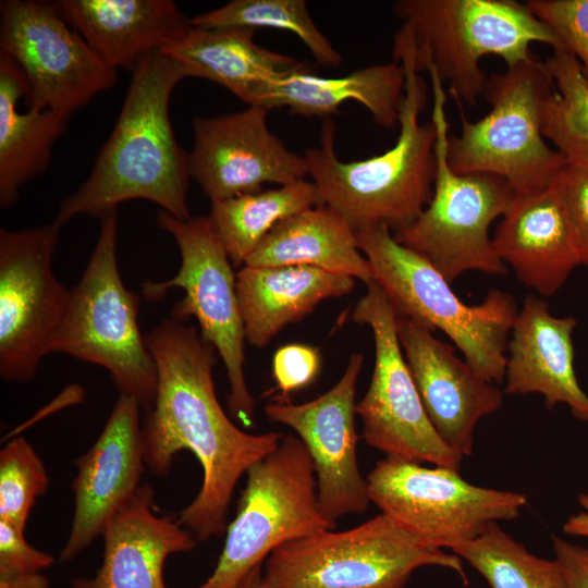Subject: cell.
Segmentation results:
<instances>
[{
  "instance_id": "6da1fadb",
  "label": "cell",
  "mask_w": 588,
  "mask_h": 588,
  "mask_svg": "<svg viewBox=\"0 0 588 588\" xmlns=\"http://www.w3.org/2000/svg\"><path fill=\"white\" fill-rule=\"evenodd\" d=\"M145 341L158 373L155 401L142 425L146 468L164 477L179 452H192L203 482L177 523L200 541L221 537L238 479L274 450L282 436L248 433L232 422L216 394L217 352L194 327L167 318Z\"/></svg>"
},
{
  "instance_id": "7a4b0ae2",
  "label": "cell",
  "mask_w": 588,
  "mask_h": 588,
  "mask_svg": "<svg viewBox=\"0 0 588 588\" xmlns=\"http://www.w3.org/2000/svg\"><path fill=\"white\" fill-rule=\"evenodd\" d=\"M114 127L90 174L65 198L56 222L73 217H101L132 199H146L176 219H191L187 194L188 152L176 142L169 105L184 69L161 50L144 56L132 71Z\"/></svg>"
},
{
  "instance_id": "3957f363",
  "label": "cell",
  "mask_w": 588,
  "mask_h": 588,
  "mask_svg": "<svg viewBox=\"0 0 588 588\" xmlns=\"http://www.w3.org/2000/svg\"><path fill=\"white\" fill-rule=\"evenodd\" d=\"M405 74L404 97L395 144L373 157L343 161L334 149L335 126L324 119L320 146L306 150L308 175L322 205L344 217L354 229L387 225L392 233L411 225L429 204L437 173V127L420 123L427 86L411 60L393 56Z\"/></svg>"
},
{
  "instance_id": "277c9868",
  "label": "cell",
  "mask_w": 588,
  "mask_h": 588,
  "mask_svg": "<svg viewBox=\"0 0 588 588\" xmlns=\"http://www.w3.org/2000/svg\"><path fill=\"white\" fill-rule=\"evenodd\" d=\"M392 10L402 21L392 56H406L418 73L433 70L458 106H474L483 96L488 76L480 68L482 58L500 57L510 68L535 56L534 42L565 50L559 37L515 0H397Z\"/></svg>"
},
{
  "instance_id": "5b68a950",
  "label": "cell",
  "mask_w": 588,
  "mask_h": 588,
  "mask_svg": "<svg viewBox=\"0 0 588 588\" xmlns=\"http://www.w3.org/2000/svg\"><path fill=\"white\" fill-rule=\"evenodd\" d=\"M354 231L357 246L371 267L372 281L397 317L442 331L476 372L489 382H502L509 335L518 313L515 298L493 289L480 304L467 305L432 265L400 244L387 225Z\"/></svg>"
},
{
  "instance_id": "8992f818",
  "label": "cell",
  "mask_w": 588,
  "mask_h": 588,
  "mask_svg": "<svg viewBox=\"0 0 588 588\" xmlns=\"http://www.w3.org/2000/svg\"><path fill=\"white\" fill-rule=\"evenodd\" d=\"M553 90L552 76L536 56L488 76L483 97L490 111L475 122L461 111V131L448 140L451 169L458 174L499 176L515 194L550 186L568 163L542 133Z\"/></svg>"
},
{
  "instance_id": "52a82bcc",
  "label": "cell",
  "mask_w": 588,
  "mask_h": 588,
  "mask_svg": "<svg viewBox=\"0 0 588 588\" xmlns=\"http://www.w3.org/2000/svg\"><path fill=\"white\" fill-rule=\"evenodd\" d=\"M117 234L114 210L100 217L96 246L79 282L70 290L49 354L63 353L105 368L120 394L134 397L148 412L157 392V366L138 327V299L119 271Z\"/></svg>"
},
{
  "instance_id": "ba28073f",
  "label": "cell",
  "mask_w": 588,
  "mask_h": 588,
  "mask_svg": "<svg viewBox=\"0 0 588 588\" xmlns=\"http://www.w3.org/2000/svg\"><path fill=\"white\" fill-rule=\"evenodd\" d=\"M424 566L449 568L467 584L458 555L422 542L381 513L277 548L267 558L264 588H404Z\"/></svg>"
},
{
  "instance_id": "9c48e42d",
  "label": "cell",
  "mask_w": 588,
  "mask_h": 588,
  "mask_svg": "<svg viewBox=\"0 0 588 588\" xmlns=\"http://www.w3.org/2000/svg\"><path fill=\"white\" fill-rule=\"evenodd\" d=\"M429 72L437 127V173L429 204L394 238L437 269L449 283L467 271L502 275L506 266L497 255L489 230L514 198L503 179L491 174H458L448 162L446 95L437 73Z\"/></svg>"
},
{
  "instance_id": "30bf717a",
  "label": "cell",
  "mask_w": 588,
  "mask_h": 588,
  "mask_svg": "<svg viewBox=\"0 0 588 588\" xmlns=\"http://www.w3.org/2000/svg\"><path fill=\"white\" fill-rule=\"evenodd\" d=\"M246 478L216 567L196 588H234L277 548L335 527L320 511L314 463L298 437H282Z\"/></svg>"
},
{
  "instance_id": "8fae6325",
  "label": "cell",
  "mask_w": 588,
  "mask_h": 588,
  "mask_svg": "<svg viewBox=\"0 0 588 588\" xmlns=\"http://www.w3.org/2000/svg\"><path fill=\"white\" fill-rule=\"evenodd\" d=\"M157 223L173 236L181 266L169 280L144 282L142 294L147 301L156 302L173 287L184 291V297L172 308L171 318L183 322L189 317L197 319L201 338L216 350L225 367L229 412L248 425L254 416L255 400L244 376L246 339L233 265L208 217L180 220L160 210Z\"/></svg>"
},
{
  "instance_id": "7c38bea8",
  "label": "cell",
  "mask_w": 588,
  "mask_h": 588,
  "mask_svg": "<svg viewBox=\"0 0 588 588\" xmlns=\"http://www.w3.org/2000/svg\"><path fill=\"white\" fill-rule=\"evenodd\" d=\"M366 480L382 514L438 549L453 550L491 524L516 518L527 503L523 493L469 483L456 469L388 456Z\"/></svg>"
},
{
  "instance_id": "4fadbf2b",
  "label": "cell",
  "mask_w": 588,
  "mask_h": 588,
  "mask_svg": "<svg viewBox=\"0 0 588 588\" xmlns=\"http://www.w3.org/2000/svg\"><path fill=\"white\" fill-rule=\"evenodd\" d=\"M366 285L352 311V319L369 327L375 341L370 384L356 404L363 437L388 457L458 470L464 457L443 441L428 417L399 342L394 308L375 281Z\"/></svg>"
},
{
  "instance_id": "5bb4252c",
  "label": "cell",
  "mask_w": 588,
  "mask_h": 588,
  "mask_svg": "<svg viewBox=\"0 0 588 588\" xmlns=\"http://www.w3.org/2000/svg\"><path fill=\"white\" fill-rule=\"evenodd\" d=\"M0 17V52L23 72L27 107L70 118L115 84L117 70L90 48L54 2L4 0Z\"/></svg>"
},
{
  "instance_id": "9a60e30c",
  "label": "cell",
  "mask_w": 588,
  "mask_h": 588,
  "mask_svg": "<svg viewBox=\"0 0 588 588\" xmlns=\"http://www.w3.org/2000/svg\"><path fill=\"white\" fill-rule=\"evenodd\" d=\"M61 225L0 230V376L33 380L65 315L70 291L52 271Z\"/></svg>"
},
{
  "instance_id": "2e32d148",
  "label": "cell",
  "mask_w": 588,
  "mask_h": 588,
  "mask_svg": "<svg viewBox=\"0 0 588 588\" xmlns=\"http://www.w3.org/2000/svg\"><path fill=\"white\" fill-rule=\"evenodd\" d=\"M363 363L362 353H352L340 380L313 401L265 407L269 420L290 427L305 444L315 467L320 511L332 523L362 514L371 503L356 451L355 394Z\"/></svg>"
},
{
  "instance_id": "e0dca14e",
  "label": "cell",
  "mask_w": 588,
  "mask_h": 588,
  "mask_svg": "<svg viewBox=\"0 0 588 588\" xmlns=\"http://www.w3.org/2000/svg\"><path fill=\"white\" fill-rule=\"evenodd\" d=\"M269 110L259 106L193 119L189 174L211 201L286 185L308 175L305 156L289 150L269 130Z\"/></svg>"
},
{
  "instance_id": "ac0fdd59",
  "label": "cell",
  "mask_w": 588,
  "mask_h": 588,
  "mask_svg": "<svg viewBox=\"0 0 588 588\" xmlns=\"http://www.w3.org/2000/svg\"><path fill=\"white\" fill-rule=\"evenodd\" d=\"M139 408L134 397L120 394L95 443L75 461L74 513L61 561L76 558L101 536L139 488L146 469Z\"/></svg>"
},
{
  "instance_id": "d6986e66",
  "label": "cell",
  "mask_w": 588,
  "mask_h": 588,
  "mask_svg": "<svg viewBox=\"0 0 588 588\" xmlns=\"http://www.w3.org/2000/svg\"><path fill=\"white\" fill-rule=\"evenodd\" d=\"M397 338L436 430L453 451L469 456L476 425L501 407L502 392L430 329L397 317Z\"/></svg>"
},
{
  "instance_id": "ffe728a7",
  "label": "cell",
  "mask_w": 588,
  "mask_h": 588,
  "mask_svg": "<svg viewBox=\"0 0 588 588\" xmlns=\"http://www.w3.org/2000/svg\"><path fill=\"white\" fill-rule=\"evenodd\" d=\"M492 243L517 279L543 296L554 295L580 265L575 235L553 183L515 194Z\"/></svg>"
},
{
  "instance_id": "44dd1931",
  "label": "cell",
  "mask_w": 588,
  "mask_h": 588,
  "mask_svg": "<svg viewBox=\"0 0 588 588\" xmlns=\"http://www.w3.org/2000/svg\"><path fill=\"white\" fill-rule=\"evenodd\" d=\"M576 326L574 317H555L546 301L526 296L507 342L504 392L540 393L547 407L566 404L575 418L588 421V395L574 368Z\"/></svg>"
},
{
  "instance_id": "7402d4cb",
  "label": "cell",
  "mask_w": 588,
  "mask_h": 588,
  "mask_svg": "<svg viewBox=\"0 0 588 588\" xmlns=\"http://www.w3.org/2000/svg\"><path fill=\"white\" fill-rule=\"evenodd\" d=\"M101 536L105 549L98 572L72 580V588H166L168 556L192 551L198 542L177 520L155 513V492L148 483L139 486Z\"/></svg>"
},
{
  "instance_id": "603a6c76",
  "label": "cell",
  "mask_w": 588,
  "mask_h": 588,
  "mask_svg": "<svg viewBox=\"0 0 588 588\" xmlns=\"http://www.w3.org/2000/svg\"><path fill=\"white\" fill-rule=\"evenodd\" d=\"M53 2L66 22L114 70L133 71L144 56L175 44L192 26L171 0Z\"/></svg>"
},
{
  "instance_id": "cb8c5ba5",
  "label": "cell",
  "mask_w": 588,
  "mask_h": 588,
  "mask_svg": "<svg viewBox=\"0 0 588 588\" xmlns=\"http://www.w3.org/2000/svg\"><path fill=\"white\" fill-rule=\"evenodd\" d=\"M405 74L396 62L369 65L340 77H322L307 65L272 81L252 106L267 110L285 107L293 114L328 119L347 101L363 105L376 124L394 128L404 97Z\"/></svg>"
},
{
  "instance_id": "d4e9b609",
  "label": "cell",
  "mask_w": 588,
  "mask_h": 588,
  "mask_svg": "<svg viewBox=\"0 0 588 588\" xmlns=\"http://www.w3.org/2000/svg\"><path fill=\"white\" fill-rule=\"evenodd\" d=\"M354 287V278L310 266H243L236 274V293L245 339L265 347L322 301L344 296Z\"/></svg>"
},
{
  "instance_id": "484cf974",
  "label": "cell",
  "mask_w": 588,
  "mask_h": 588,
  "mask_svg": "<svg viewBox=\"0 0 588 588\" xmlns=\"http://www.w3.org/2000/svg\"><path fill=\"white\" fill-rule=\"evenodd\" d=\"M254 35L250 28L191 26L161 51L173 58L187 77L212 81L252 106L266 84L309 65L258 46Z\"/></svg>"
},
{
  "instance_id": "4316f807",
  "label": "cell",
  "mask_w": 588,
  "mask_h": 588,
  "mask_svg": "<svg viewBox=\"0 0 588 588\" xmlns=\"http://www.w3.org/2000/svg\"><path fill=\"white\" fill-rule=\"evenodd\" d=\"M244 266H310L372 281L368 260L359 250L354 228L334 209L320 205L279 222Z\"/></svg>"
},
{
  "instance_id": "83f0119b",
  "label": "cell",
  "mask_w": 588,
  "mask_h": 588,
  "mask_svg": "<svg viewBox=\"0 0 588 588\" xmlns=\"http://www.w3.org/2000/svg\"><path fill=\"white\" fill-rule=\"evenodd\" d=\"M26 81L17 64L0 52V207L15 204L20 189L48 167L52 148L69 118L48 109L27 107Z\"/></svg>"
},
{
  "instance_id": "f1b7e54d",
  "label": "cell",
  "mask_w": 588,
  "mask_h": 588,
  "mask_svg": "<svg viewBox=\"0 0 588 588\" xmlns=\"http://www.w3.org/2000/svg\"><path fill=\"white\" fill-rule=\"evenodd\" d=\"M320 205L317 186L304 179L211 201L207 217L233 267H240L279 222Z\"/></svg>"
},
{
  "instance_id": "f546056e",
  "label": "cell",
  "mask_w": 588,
  "mask_h": 588,
  "mask_svg": "<svg viewBox=\"0 0 588 588\" xmlns=\"http://www.w3.org/2000/svg\"><path fill=\"white\" fill-rule=\"evenodd\" d=\"M452 552L476 569L491 588H568L555 559L532 554L498 523Z\"/></svg>"
},
{
  "instance_id": "4dcf8cb0",
  "label": "cell",
  "mask_w": 588,
  "mask_h": 588,
  "mask_svg": "<svg viewBox=\"0 0 588 588\" xmlns=\"http://www.w3.org/2000/svg\"><path fill=\"white\" fill-rule=\"evenodd\" d=\"M200 28H274L295 34L316 62L338 68L342 56L316 26L304 0H233L191 19Z\"/></svg>"
},
{
  "instance_id": "1f68e13d",
  "label": "cell",
  "mask_w": 588,
  "mask_h": 588,
  "mask_svg": "<svg viewBox=\"0 0 588 588\" xmlns=\"http://www.w3.org/2000/svg\"><path fill=\"white\" fill-rule=\"evenodd\" d=\"M554 90L544 109L542 133L567 162L588 168V81L567 50L544 60Z\"/></svg>"
},
{
  "instance_id": "d6a6232c",
  "label": "cell",
  "mask_w": 588,
  "mask_h": 588,
  "mask_svg": "<svg viewBox=\"0 0 588 588\" xmlns=\"http://www.w3.org/2000/svg\"><path fill=\"white\" fill-rule=\"evenodd\" d=\"M49 487L45 465L24 437L0 451V520L24 530L36 499Z\"/></svg>"
},
{
  "instance_id": "836d02e7",
  "label": "cell",
  "mask_w": 588,
  "mask_h": 588,
  "mask_svg": "<svg viewBox=\"0 0 588 588\" xmlns=\"http://www.w3.org/2000/svg\"><path fill=\"white\" fill-rule=\"evenodd\" d=\"M525 4L577 59L588 81V0H528Z\"/></svg>"
},
{
  "instance_id": "e575fe53",
  "label": "cell",
  "mask_w": 588,
  "mask_h": 588,
  "mask_svg": "<svg viewBox=\"0 0 588 588\" xmlns=\"http://www.w3.org/2000/svg\"><path fill=\"white\" fill-rule=\"evenodd\" d=\"M553 185L573 229L580 265L588 268V168L567 163Z\"/></svg>"
},
{
  "instance_id": "d590c367",
  "label": "cell",
  "mask_w": 588,
  "mask_h": 588,
  "mask_svg": "<svg viewBox=\"0 0 588 588\" xmlns=\"http://www.w3.org/2000/svg\"><path fill=\"white\" fill-rule=\"evenodd\" d=\"M320 369L318 348L292 343L277 350L272 358V372L283 395L311 383Z\"/></svg>"
},
{
  "instance_id": "8d00e7d4",
  "label": "cell",
  "mask_w": 588,
  "mask_h": 588,
  "mask_svg": "<svg viewBox=\"0 0 588 588\" xmlns=\"http://www.w3.org/2000/svg\"><path fill=\"white\" fill-rule=\"evenodd\" d=\"M53 556L27 543L24 530L0 520V578L40 573Z\"/></svg>"
},
{
  "instance_id": "74e56055",
  "label": "cell",
  "mask_w": 588,
  "mask_h": 588,
  "mask_svg": "<svg viewBox=\"0 0 588 588\" xmlns=\"http://www.w3.org/2000/svg\"><path fill=\"white\" fill-rule=\"evenodd\" d=\"M553 549L568 588H588V547L553 537Z\"/></svg>"
},
{
  "instance_id": "f35d334b",
  "label": "cell",
  "mask_w": 588,
  "mask_h": 588,
  "mask_svg": "<svg viewBox=\"0 0 588 588\" xmlns=\"http://www.w3.org/2000/svg\"><path fill=\"white\" fill-rule=\"evenodd\" d=\"M581 511L572 515L564 524L563 529L567 535L588 537V494L579 495Z\"/></svg>"
},
{
  "instance_id": "ab89813d",
  "label": "cell",
  "mask_w": 588,
  "mask_h": 588,
  "mask_svg": "<svg viewBox=\"0 0 588 588\" xmlns=\"http://www.w3.org/2000/svg\"><path fill=\"white\" fill-rule=\"evenodd\" d=\"M50 581L41 573L0 578V588H49Z\"/></svg>"
},
{
  "instance_id": "60d3db41",
  "label": "cell",
  "mask_w": 588,
  "mask_h": 588,
  "mask_svg": "<svg viewBox=\"0 0 588 588\" xmlns=\"http://www.w3.org/2000/svg\"><path fill=\"white\" fill-rule=\"evenodd\" d=\"M234 588H264V572L261 564L250 569Z\"/></svg>"
}]
</instances>
